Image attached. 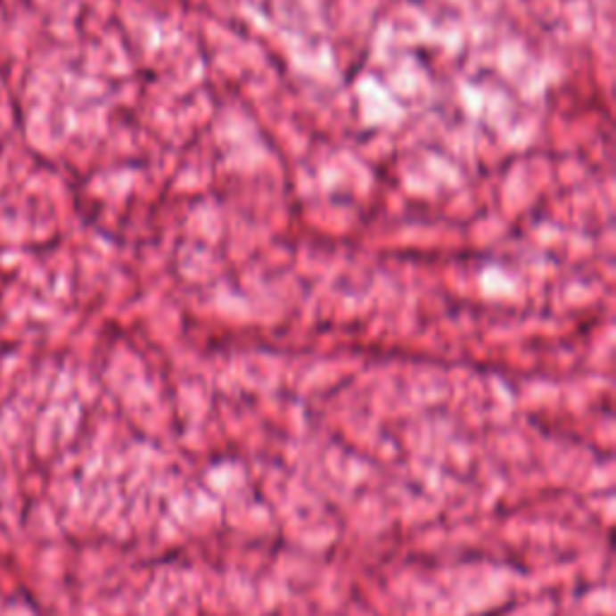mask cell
I'll return each instance as SVG.
<instances>
[{"label": "cell", "mask_w": 616, "mask_h": 616, "mask_svg": "<svg viewBox=\"0 0 616 616\" xmlns=\"http://www.w3.org/2000/svg\"><path fill=\"white\" fill-rule=\"evenodd\" d=\"M3 292H5V275L0 273V299H3Z\"/></svg>", "instance_id": "1"}]
</instances>
